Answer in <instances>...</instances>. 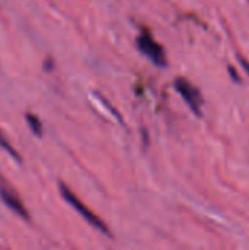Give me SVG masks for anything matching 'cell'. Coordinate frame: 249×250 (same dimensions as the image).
Listing matches in <instances>:
<instances>
[{
	"instance_id": "cell-4",
	"label": "cell",
	"mask_w": 249,
	"mask_h": 250,
	"mask_svg": "<svg viewBox=\"0 0 249 250\" xmlns=\"http://www.w3.org/2000/svg\"><path fill=\"white\" fill-rule=\"evenodd\" d=\"M175 88L182 95V98L185 100V103L191 107V110L197 116H201L203 95H201L200 89L194 83H191L188 79H185V78H178L175 81Z\"/></svg>"
},
{
	"instance_id": "cell-7",
	"label": "cell",
	"mask_w": 249,
	"mask_h": 250,
	"mask_svg": "<svg viewBox=\"0 0 249 250\" xmlns=\"http://www.w3.org/2000/svg\"><path fill=\"white\" fill-rule=\"evenodd\" d=\"M239 60H241V63H242V66L245 67V70L248 72V75H249V63L245 60V59H242V57H239Z\"/></svg>"
},
{
	"instance_id": "cell-2",
	"label": "cell",
	"mask_w": 249,
	"mask_h": 250,
	"mask_svg": "<svg viewBox=\"0 0 249 250\" xmlns=\"http://www.w3.org/2000/svg\"><path fill=\"white\" fill-rule=\"evenodd\" d=\"M136 47L139 48V51L142 54H145L154 64L157 66H166L167 64V59H166V53L164 48L161 47V44H158L151 32L148 29H141L139 35L136 37Z\"/></svg>"
},
{
	"instance_id": "cell-1",
	"label": "cell",
	"mask_w": 249,
	"mask_h": 250,
	"mask_svg": "<svg viewBox=\"0 0 249 250\" xmlns=\"http://www.w3.org/2000/svg\"><path fill=\"white\" fill-rule=\"evenodd\" d=\"M59 190H60V195H62V198L91 226V227H94L95 230H98V231H101L103 234H110V230H109V227L106 226V223L95 214V212H92L65 183H59Z\"/></svg>"
},
{
	"instance_id": "cell-3",
	"label": "cell",
	"mask_w": 249,
	"mask_h": 250,
	"mask_svg": "<svg viewBox=\"0 0 249 250\" xmlns=\"http://www.w3.org/2000/svg\"><path fill=\"white\" fill-rule=\"evenodd\" d=\"M0 199L4 202L7 208H10L15 214H18L23 220H29V212L25 208V204L22 202L19 193L16 189L0 174Z\"/></svg>"
},
{
	"instance_id": "cell-6",
	"label": "cell",
	"mask_w": 249,
	"mask_h": 250,
	"mask_svg": "<svg viewBox=\"0 0 249 250\" xmlns=\"http://www.w3.org/2000/svg\"><path fill=\"white\" fill-rule=\"evenodd\" d=\"M0 146H1V148H3V149H4L10 157H12V158H15L18 163H21V161H22V160H21L19 152H18V151L10 145V142H9V141H7V138L3 135V132H1V130H0Z\"/></svg>"
},
{
	"instance_id": "cell-5",
	"label": "cell",
	"mask_w": 249,
	"mask_h": 250,
	"mask_svg": "<svg viewBox=\"0 0 249 250\" xmlns=\"http://www.w3.org/2000/svg\"><path fill=\"white\" fill-rule=\"evenodd\" d=\"M25 119H26V123H28L29 129L32 130V133L35 136H43V123H41V120L35 114H31V113H26Z\"/></svg>"
}]
</instances>
